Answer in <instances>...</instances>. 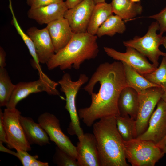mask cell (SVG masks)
<instances>
[{
    "label": "cell",
    "mask_w": 166,
    "mask_h": 166,
    "mask_svg": "<svg viewBox=\"0 0 166 166\" xmlns=\"http://www.w3.org/2000/svg\"><path fill=\"white\" fill-rule=\"evenodd\" d=\"M20 121L26 136L30 145L42 146L49 143V137L39 123L34 122L31 118L22 116Z\"/></svg>",
    "instance_id": "obj_19"
},
{
    "label": "cell",
    "mask_w": 166,
    "mask_h": 166,
    "mask_svg": "<svg viewBox=\"0 0 166 166\" xmlns=\"http://www.w3.org/2000/svg\"><path fill=\"white\" fill-rule=\"evenodd\" d=\"M166 49V34L165 36H164V38L162 44Z\"/></svg>",
    "instance_id": "obj_40"
},
{
    "label": "cell",
    "mask_w": 166,
    "mask_h": 166,
    "mask_svg": "<svg viewBox=\"0 0 166 166\" xmlns=\"http://www.w3.org/2000/svg\"><path fill=\"white\" fill-rule=\"evenodd\" d=\"M161 99L166 102V90L164 92Z\"/></svg>",
    "instance_id": "obj_38"
},
{
    "label": "cell",
    "mask_w": 166,
    "mask_h": 166,
    "mask_svg": "<svg viewBox=\"0 0 166 166\" xmlns=\"http://www.w3.org/2000/svg\"><path fill=\"white\" fill-rule=\"evenodd\" d=\"M148 17L155 19L157 22L160 33L163 34L166 32V6L159 13Z\"/></svg>",
    "instance_id": "obj_29"
},
{
    "label": "cell",
    "mask_w": 166,
    "mask_h": 166,
    "mask_svg": "<svg viewBox=\"0 0 166 166\" xmlns=\"http://www.w3.org/2000/svg\"><path fill=\"white\" fill-rule=\"evenodd\" d=\"M97 36L87 32L74 33L71 40L63 48L55 53L46 65L51 70L59 67L61 70H78L86 60L95 58L99 52Z\"/></svg>",
    "instance_id": "obj_3"
},
{
    "label": "cell",
    "mask_w": 166,
    "mask_h": 166,
    "mask_svg": "<svg viewBox=\"0 0 166 166\" xmlns=\"http://www.w3.org/2000/svg\"><path fill=\"white\" fill-rule=\"evenodd\" d=\"M96 4L105 2V0H93Z\"/></svg>",
    "instance_id": "obj_39"
},
{
    "label": "cell",
    "mask_w": 166,
    "mask_h": 166,
    "mask_svg": "<svg viewBox=\"0 0 166 166\" xmlns=\"http://www.w3.org/2000/svg\"><path fill=\"white\" fill-rule=\"evenodd\" d=\"M68 9L64 1L51 3L40 7L30 9L27 13L28 17L40 25L47 24L55 20L64 18Z\"/></svg>",
    "instance_id": "obj_16"
},
{
    "label": "cell",
    "mask_w": 166,
    "mask_h": 166,
    "mask_svg": "<svg viewBox=\"0 0 166 166\" xmlns=\"http://www.w3.org/2000/svg\"><path fill=\"white\" fill-rule=\"evenodd\" d=\"M38 121L47 134L50 140L59 148L77 159L76 146L62 131L59 119L54 114L45 112L38 117Z\"/></svg>",
    "instance_id": "obj_9"
},
{
    "label": "cell",
    "mask_w": 166,
    "mask_h": 166,
    "mask_svg": "<svg viewBox=\"0 0 166 166\" xmlns=\"http://www.w3.org/2000/svg\"><path fill=\"white\" fill-rule=\"evenodd\" d=\"M59 85L58 82L51 79L47 80L40 78L33 81L19 82L15 85L6 107L8 108H16L20 101L33 93L45 92L50 95H59V92L57 89V87Z\"/></svg>",
    "instance_id": "obj_10"
},
{
    "label": "cell",
    "mask_w": 166,
    "mask_h": 166,
    "mask_svg": "<svg viewBox=\"0 0 166 166\" xmlns=\"http://www.w3.org/2000/svg\"><path fill=\"white\" fill-rule=\"evenodd\" d=\"M12 15V23L13 24L18 34L20 35L27 46L30 53L32 57L36 69L38 71L42 70L34 43L28 35L25 33L20 26L15 16L11 6L10 7Z\"/></svg>",
    "instance_id": "obj_26"
},
{
    "label": "cell",
    "mask_w": 166,
    "mask_h": 166,
    "mask_svg": "<svg viewBox=\"0 0 166 166\" xmlns=\"http://www.w3.org/2000/svg\"><path fill=\"white\" fill-rule=\"evenodd\" d=\"M131 1L134 2H140L141 0H130Z\"/></svg>",
    "instance_id": "obj_41"
},
{
    "label": "cell",
    "mask_w": 166,
    "mask_h": 166,
    "mask_svg": "<svg viewBox=\"0 0 166 166\" xmlns=\"http://www.w3.org/2000/svg\"><path fill=\"white\" fill-rule=\"evenodd\" d=\"M53 161L60 166H79L76 159L57 147L56 148Z\"/></svg>",
    "instance_id": "obj_28"
},
{
    "label": "cell",
    "mask_w": 166,
    "mask_h": 166,
    "mask_svg": "<svg viewBox=\"0 0 166 166\" xmlns=\"http://www.w3.org/2000/svg\"><path fill=\"white\" fill-rule=\"evenodd\" d=\"M166 135V102L161 99L149 119L148 128L136 138L160 142Z\"/></svg>",
    "instance_id": "obj_12"
},
{
    "label": "cell",
    "mask_w": 166,
    "mask_h": 166,
    "mask_svg": "<svg viewBox=\"0 0 166 166\" xmlns=\"http://www.w3.org/2000/svg\"><path fill=\"white\" fill-rule=\"evenodd\" d=\"M111 3L105 2L95 4L87 29V32L96 35L99 28L108 18L113 14Z\"/></svg>",
    "instance_id": "obj_21"
},
{
    "label": "cell",
    "mask_w": 166,
    "mask_h": 166,
    "mask_svg": "<svg viewBox=\"0 0 166 166\" xmlns=\"http://www.w3.org/2000/svg\"><path fill=\"white\" fill-rule=\"evenodd\" d=\"M104 49L108 56L127 63L142 76L153 71L157 68L150 63L145 57L133 48L126 47L124 53L107 47H104Z\"/></svg>",
    "instance_id": "obj_11"
},
{
    "label": "cell",
    "mask_w": 166,
    "mask_h": 166,
    "mask_svg": "<svg viewBox=\"0 0 166 166\" xmlns=\"http://www.w3.org/2000/svg\"><path fill=\"white\" fill-rule=\"evenodd\" d=\"M0 151L1 152L7 153L16 156V152L12 151L5 147L3 145V143L1 142H0Z\"/></svg>",
    "instance_id": "obj_35"
},
{
    "label": "cell",
    "mask_w": 166,
    "mask_h": 166,
    "mask_svg": "<svg viewBox=\"0 0 166 166\" xmlns=\"http://www.w3.org/2000/svg\"><path fill=\"white\" fill-rule=\"evenodd\" d=\"M63 0H26L30 9L37 8L49 4L63 1Z\"/></svg>",
    "instance_id": "obj_31"
},
{
    "label": "cell",
    "mask_w": 166,
    "mask_h": 166,
    "mask_svg": "<svg viewBox=\"0 0 166 166\" xmlns=\"http://www.w3.org/2000/svg\"><path fill=\"white\" fill-rule=\"evenodd\" d=\"M77 160L79 166H101L94 135L84 134L76 146Z\"/></svg>",
    "instance_id": "obj_15"
},
{
    "label": "cell",
    "mask_w": 166,
    "mask_h": 166,
    "mask_svg": "<svg viewBox=\"0 0 166 166\" xmlns=\"http://www.w3.org/2000/svg\"><path fill=\"white\" fill-rule=\"evenodd\" d=\"M158 23L153 22L148 27L146 34L142 37L136 36L132 39L123 42L126 47L133 48L143 55L147 57L156 67L159 65L158 59L160 56H166V53L160 50L164 38L163 34H158Z\"/></svg>",
    "instance_id": "obj_6"
},
{
    "label": "cell",
    "mask_w": 166,
    "mask_h": 166,
    "mask_svg": "<svg viewBox=\"0 0 166 166\" xmlns=\"http://www.w3.org/2000/svg\"><path fill=\"white\" fill-rule=\"evenodd\" d=\"M16 151V157L19 160L23 166H30L32 162L38 157L37 155H31L26 151L18 150Z\"/></svg>",
    "instance_id": "obj_30"
},
{
    "label": "cell",
    "mask_w": 166,
    "mask_h": 166,
    "mask_svg": "<svg viewBox=\"0 0 166 166\" xmlns=\"http://www.w3.org/2000/svg\"><path fill=\"white\" fill-rule=\"evenodd\" d=\"M101 166H128L124 141L117 128L116 116L102 118L93 124Z\"/></svg>",
    "instance_id": "obj_2"
},
{
    "label": "cell",
    "mask_w": 166,
    "mask_h": 166,
    "mask_svg": "<svg viewBox=\"0 0 166 166\" xmlns=\"http://www.w3.org/2000/svg\"><path fill=\"white\" fill-rule=\"evenodd\" d=\"M164 154H166V135L159 143L157 144Z\"/></svg>",
    "instance_id": "obj_37"
},
{
    "label": "cell",
    "mask_w": 166,
    "mask_h": 166,
    "mask_svg": "<svg viewBox=\"0 0 166 166\" xmlns=\"http://www.w3.org/2000/svg\"><path fill=\"white\" fill-rule=\"evenodd\" d=\"M151 83L166 90V56H163L160 66L153 71L143 76Z\"/></svg>",
    "instance_id": "obj_27"
},
{
    "label": "cell",
    "mask_w": 166,
    "mask_h": 166,
    "mask_svg": "<svg viewBox=\"0 0 166 166\" xmlns=\"http://www.w3.org/2000/svg\"><path fill=\"white\" fill-rule=\"evenodd\" d=\"M121 62L125 72L126 87L133 88L138 93L149 88L160 87L149 81L127 63Z\"/></svg>",
    "instance_id": "obj_22"
},
{
    "label": "cell",
    "mask_w": 166,
    "mask_h": 166,
    "mask_svg": "<svg viewBox=\"0 0 166 166\" xmlns=\"http://www.w3.org/2000/svg\"><path fill=\"white\" fill-rule=\"evenodd\" d=\"M126 159L132 166H154L164 153L153 142L137 138L124 141Z\"/></svg>",
    "instance_id": "obj_5"
},
{
    "label": "cell",
    "mask_w": 166,
    "mask_h": 166,
    "mask_svg": "<svg viewBox=\"0 0 166 166\" xmlns=\"http://www.w3.org/2000/svg\"><path fill=\"white\" fill-rule=\"evenodd\" d=\"M118 131L124 141H128L137 138L136 120L129 115L116 116Z\"/></svg>",
    "instance_id": "obj_24"
},
{
    "label": "cell",
    "mask_w": 166,
    "mask_h": 166,
    "mask_svg": "<svg viewBox=\"0 0 166 166\" xmlns=\"http://www.w3.org/2000/svg\"><path fill=\"white\" fill-rule=\"evenodd\" d=\"M126 30L123 20L116 15L112 14L100 27L96 35L99 37L104 35L113 36L116 33H123Z\"/></svg>",
    "instance_id": "obj_23"
},
{
    "label": "cell",
    "mask_w": 166,
    "mask_h": 166,
    "mask_svg": "<svg viewBox=\"0 0 166 166\" xmlns=\"http://www.w3.org/2000/svg\"><path fill=\"white\" fill-rule=\"evenodd\" d=\"M96 4L93 0H83L65 12L67 20L74 33L87 32L91 16Z\"/></svg>",
    "instance_id": "obj_13"
},
{
    "label": "cell",
    "mask_w": 166,
    "mask_h": 166,
    "mask_svg": "<svg viewBox=\"0 0 166 166\" xmlns=\"http://www.w3.org/2000/svg\"><path fill=\"white\" fill-rule=\"evenodd\" d=\"M111 4L113 13L124 21L141 14L143 11L140 2H134L130 0H112Z\"/></svg>",
    "instance_id": "obj_20"
},
{
    "label": "cell",
    "mask_w": 166,
    "mask_h": 166,
    "mask_svg": "<svg viewBox=\"0 0 166 166\" xmlns=\"http://www.w3.org/2000/svg\"><path fill=\"white\" fill-rule=\"evenodd\" d=\"M46 27L51 38L55 53L67 45L73 34L67 20L64 18L49 23Z\"/></svg>",
    "instance_id": "obj_17"
},
{
    "label": "cell",
    "mask_w": 166,
    "mask_h": 166,
    "mask_svg": "<svg viewBox=\"0 0 166 166\" xmlns=\"http://www.w3.org/2000/svg\"><path fill=\"white\" fill-rule=\"evenodd\" d=\"M21 113L15 108H6L3 112V122L6 134L8 147L16 150H31L20 121Z\"/></svg>",
    "instance_id": "obj_7"
},
{
    "label": "cell",
    "mask_w": 166,
    "mask_h": 166,
    "mask_svg": "<svg viewBox=\"0 0 166 166\" xmlns=\"http://www.w3.org/2000/svg\"><path fill=\"white\" fill-rule=\"evenodd\" d=\"M83 0H66L65 1L68 9L71 8L80 3Z\"/></svg>",
    "instance_id": "obj_34"
},
{
    "label": "cell",
    "mask_w": 166,
    "mask_h": 166,
    "mask_svg": "<svg viewBox=\"0 0 166 166\" xmlns=\"http://www.w3.org/2000/svg\"><path fill=\"white\" fill-rule=\"evenodd\" d=\"M164 92L161 87H155L138 93L139 106L136 120L137 137L147 130L150 117Z\"/></svg>",
    "instance_id": "obj_8"
},
{
    "label": "cell",
    "mask_w": 166,
    "mask_h": 166,
    "mask_svg": "<svg viewBox=\"0 0 166 166\" xmlns=\"http://www.w3.org/2000/svg\"><path fill=\"white\" fill-rule=\"evenodd\" d=\"M26 33L34 43L40 63L47 64L55 53L47 29L32 27L29 28Z\"/></svg>",
    "instance_id": "obj_14"
},
{
    "label": "cell",
    "mask_w": 166,
    "mask_h": 166,
    "mask_svg": "<svg viewBox=\"0 0 166 166\" xmlns=\"http://www.w3.org/2000/svg\"><path fill=\"white\" fill-rule=\"evenodd\" d=\"M89 80L88 77L84 74H81L78 79L72 80L70 75L65 73L59 81L61 90L66 97L65 109L69 112L71 121L67 128L69 134L76 135L78 139L82 138L84 134L80 125L79 116L76 109V98L77 93L81 86Z\"/></svg>",
    "instance_id": "obj_4"
},
{
    "label": "cell",
    "mask_w": 166,
    "mask_h": 166,
    "mask_svg": "<svg viewBox=\"0 0 166 166\" xmlns=\"http://www.w3.org/2000/svg\"><path fill=\"white\" fill-rule=\"evenodd\" d=\"M15 85L14 84L5 68H0V106L7 105Z\"/></svg>",
    "instance_id": "obj_25"
},
{
    "label": "cell",
    "mask_w": 166,
    "mask_h": 166,
    "mask_svg": "<svg viewBox=\"0 0 166 166\" xmlns=\"http://www.w3.org/2000/svg\"><path fill=\"white\" fill-rule=\"evenodd\" d=\"M6 54L4 49L1 47H0V68H5L6 64Z\"/></svg>",
    "instance_id": "obj_33"
},
{
    "label": "cell",
    "mask_w": 166,
    "mask_h": 166,
    "mask_svg": "<svg viewBox=\"0 0 166 166\" xmlns=\"http://www.w3.org/2000/svg\"><path fill=\"white\" fill-rule=\"evenodd\" d=\"M120 115H129L136 120L139 109L138 93L133 88H124L120 95L118 102Z\"/></svg>",
    "instance_id": "obj_18"
},
{
    "label": "cell",
    "mask_w": 166,
    "mask_h": 166,
    "mask_svg": "<svg viewBox=\"0 0 166 166\" xmlns=\"http://www.w3.org/2000/svg\"><path fill=\"white\" fill-rule=\"evenodd\" d=\"M96 83L100 85V88L97 93L92 92L89 94L90 105L80 109L78 112L79 118L88 127L91 126L97 120L120 115L118 100L121 91L126 87L122 62L116 61L100 64L84 89L88 93Z\"/></svg>",
    "instance_id": "obj_1"
},
{
    "label": "cell",
    "mask_w": 166,
    "mask_h": 166,
    "mask_svg": "<svg viewBox=\"0 0 166 166\" xmlns=\"http://www.w3.org/2000/svg\"><path fill=\"white\" fill-rule=\"evenodd\" d=\"M49 163L47 162H43L36 159L31 163L30 166H48Z\"/></svg>",
    "instance_id": "obj_36"
},
{
    "label": "cell",
    "mask_w": 166,
    "mask_h": 166,
    "mask_svg": "<svg viewBox=\"0 0 166 166\" xmlns=\"http://www.w3.org/2000/svg\"><path fill=\"white\" fill-rule=\"evenodd\" d=\"M0 142L7 144L6 134L3 122V112L0 110Z\"/></svg>",
    "instance_id": "obj_32"
}]
</instances>
